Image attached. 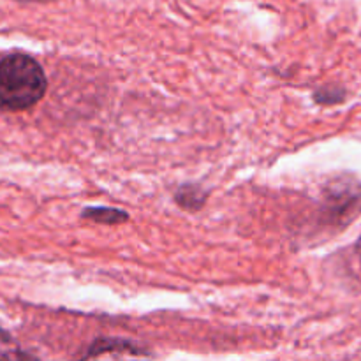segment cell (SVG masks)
Wrapping results in <instances>:
<instances>
[{
	"label": "cell",
	"instance_id": "obj_1",
	"mask_svg": "<svg viewBox=\"0 0 361 361\" xmlns=\"http://www.w3.org/2000/svg\"><path fill=\"white\" fill-rule=\"evenodd\" d=\"M48 81L37 60L13 53L0 62V109L23 111L44 97Z\"/></svg>",
	"mask_w": 361,
	"mask_h": 361
},
{
	"label": "cell",
	"instance_id": "obj_2",
	"mask_svg": "<svg viewBox=\"0 0 361 361\" xmlns=\"http://www.w3.org/2000/svg\"><path fill=\"white\" fill-rule=\"evenodd\" d=\"M81 217L88 219V221H94L97 224H120V222H126L129 215L122 210H116V208H87V210L81 214Z\"/></svg>",
	"mask_w": 361,
	"mask_h": 361
},
{
	"label": "cell",
	"instance_id": "obj_3",
	"mask_svg": "<svg viewBox=\"0 0 361 361\" xmlns=\"http://www.w3.org/2000/svg\"><path fill=\"white\" fill-rule=\"evenodd\" d=\"M204 200H207V194L192 185L182 187V189L178 190V194H176V201H178L183 208H187V210H200V208L203 207Z\"/></svg>",
	"mask_w": 361,
	"mask_h": 361
},
{
	"label": "cell",
	"instance_id": "obj_4",
	"mask_svg": "<svg viewBox=\"0 0 361 361\" xmlns=\"http://www.w3.org/2000/svg\"><path fill=\"white\" fill-rule=\"evenodd\" d=\"M335 92H341V90H331V88H326V90L316 92V101L321 102V104H335V102L342 101L344 94L334 95Z\"/></svg>",
	"mask_w": 361,
	"mask_h": 361
}]
</instances>
